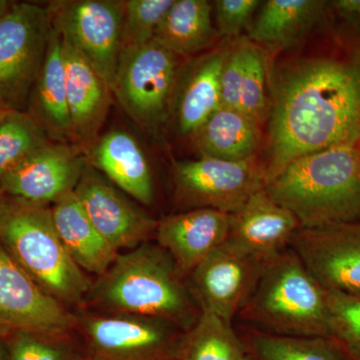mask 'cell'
I'll return each instance as SVG.
<instances>
[{"label":"cell","mask_w":360,"mask_h":360,"mask_svg":"<svg viewBox=\"0 0 360 360\" xmlns=\"http://www.w3.org/2000/svg\"><path fill=\"white\" fill-rule=\"evenodd\" d=\"M266 184L302 156L360 146V49L269 65Z\"/></svg>","instance_id":"6da1fadb"},{"label":"cell","mask_w":360,"mask_h":360,"mask_svg":"<svg viewBox=\"0 0 360 360\" xmlns=\"http://www.w3.org/2000/svg\"><path fill=\"white\" fill-rule=\"evenodd\" d=\"M82 307L162 319L184 331L201 314L169 253L150 240L118 253L110 269L92 281Z\"/></svg>","instance_id":"7a4b0ae2"},{"label":"cell","mask_w":360,"mask_h":360,"mask_svg":"<svg viewBox=\"0 0 360 360\" xmlns=\"http://www.w3.org/2000/svg\"><path fill=\"white\" fill-rule=\"evenodd\" d=\"M264 189L303 229L360 222L359 146H338L296 158Z\"/></svg>","instance_id":"3957f363"},{"label":"cell","mask_w":360,"mask_h":360,"mask_svg":"<svg viewBox=\"0 0 360 360\" xmlns=\"http://www.w3.org/2000/svg\"><path fill=\"white\" fill-rule=\"evenodd\" d=\"M0 245L39 288L68 309H80L92 281L59 238L51 206L0 193Z\"/></svg>","instance_id":"277c9868"},{"label":"cell","mask_w":360,"mask_h":360,"mask_svg":"<svg viewBox=\"0 0 360 360\" xmlns=\"http://www.w3.org/2000/svg\"><path fill=\"white\" fill-rule=\"evenodd\" d=\"M238 314L260 333L331 338L328 290L290 248L266 262Z\"/></svg>","instance_id":"5b68a950"},{"label":"cell","mask_w":360,"mask_h":360,"mask_svg":"<svg viewBox=\"0 0 360 360\" xmlns=\"http://www.w3.org/2000/svg\"><path fill=\"white\" fill-rule=\"evenodd\" d=\"M73 312L82 360H176L186 333L162 319L84 307Z\"/></svg>","instance_id":"8992f818"},{"label":"cell","mask_w":360,"mask_h":360,"mask_svg":"<svg viewBox=\"0 0 360 360\" xmlns=\"http://www.w3.org/2000/svg\"><path fill=\"white\" fill-rule=\"evenodd\" d=\"M52 32L46 6L16 2L0 18V103L26 111Z\"/></svg>","instance_id":"52a82bcc"},{"label":"cell","mask_w":360,"mask_h":360,"mask_svg":"<svg viewBox=\"0 0 360 360\" xmlns=\"http://www.w3.org/2000/svg\"><path fill=\"white\" fill-rule=\"evenodd\" d=\"M180 66L177 56L155 40L122 52L112 94L137 123L153 129L169 115Z\"/></svg>","instance_id":"ba28073f"},{"label":"cell","mask_w":360,"mask_h":360,"mask_svg":"<svg viewBox=\"0 0 360 360\" xmlns=\"http://www.w3.org/2000/svg\"><path fill=\"white\" fill-rule=\"evenodd\" d=\"M174 184L175 200L186 212L210 208L231 214L265 188L266 172L257 158L243 161L200 158L175 162Z\"/></svg>","instance_id":"9c48e42d"},{"label":"cell","mask_w":360,"mask_h":360,"mask_svg":"<svg viewBox=\"0 0 360 360\" xmlns=\"http://www.w3.org/2000/svg\"><path fill=\"white\" fill-rule=\"evenodd\" d=\"M52 27L77 49L112 89L122 54L125 1L68 0L46 6Z\"/></svg>","instance_id":"30bf717a"},{"label":"cell","mask_w":360,"mask_h":360,"mask_svg":"<svg viewBox=\"0 0 360 360\" xmlns=\"http://www.w3.org/2000/svg\"><path fill=\"white\" fill-rule=\"evenodd\" d=\"M265 264L226 239L191 272L186 285L200 312L232 323L255 290Z\"/></svg>","instance_id":"8fae6325"},{"label":"cell","mask_w":360,"mask_h":360,"mask_svg":"<svg viewBox=\"0 0 360 360\" xmlns=\"http://www.w3.org/2000/svg\"><path fill=\"white\" fill-rule=\"evenodd\" d=\"M75 312L45 292L0 245V338L16 331L75 335Z\"/></svg>","instance_id":"7c38bea8"},{"label":"cell","mask_w":360,"mask_h":360,"mask_svg":"<svg viewBox=\"0 0 360 360\" xmlns=\"http://www.w3.org/2000/svg\"><path fill=\"white\" fill-rule=\"evenodd\" d=\"M290 248L324 288L360 296V222L300 227Z\"/></svg>","instance_id":"4fadbf2b"},{"label":"cell","mask_w":360,"mask_h":360,"mask_svg":"<svg viewBox=\"0 0 360 360\" xmlns=\"http://www.w3.org/2000/svg\"><path fill=\"white\" fill-rule=\"evenodd\" d=\"M75 195L97 231L115 250H134L155 236L158 221L87 165Z\"/></svg>","instance_id":"5bb4252c"},{"label":"cell","mask_w":360,"mask_h":360,"mask_svg":"<svg viewBox=\"0 0 360 360\" xmlns=\"http://www.w3.org/2000/svg\"><path fill=\"white\" fill-rule=\"evenodd\" d=\"M87 165L78 149L49 141L2 179L0 193L51 206L75 191Z\"/></svg>","instance_id":"9a60e30c"},{"label":"cell","mask_w":360,"mask_h":360,"mask_svg":"<svg viewBox=\"0 0 360 360\" xmlns=\"http://www.w3.org/2000/svg\"><path fill=\"white\" fill-rule=\"evenodd\" d=\"M231 213L198 208L158 221L155 243L169 253L184 279L213 250L226 241Z\"/></svg>","instance_id":"2e32d148"},{"label":"cell","mask_w":360,"mask_h":360,"mask_svg":"<svg viewBox=\"0 0 360 360\" xmlns=\"http://www.w3.org/2000/svg\"><path fill=\"white\" fill-rule=\"evenodd\" d=\"M300 229V221L265 189L248 198L231 214L227 240L264 262H269L290 248V241Z\"/></svg>","instance_id":"e0dca14e"},{"label":"cell","mask_w":360,"mask_h":360,"mask_svg":"<svg viewBox=\"0 0 360 360\" xmlns=\"http://www.w3.org/2000/svg\"><path fill=\"white\" fill-rule=\"evenodd\" d=\"M231 39L179 68L170 113L177 131L191 136L221 106L220 75Z\"/></svg>","instance_id":"ac0fdd59"},{"label":"cell","mask_w":360,"mask_h":360,"mask_svg":"<svg viewBox=\"0 0 360 360\" xmlns=\"http://www.w3.org/2000/svg\"><path fill=\"white\" fill-rule=\"evenodd\" d=\"M269 65L264 49L248 39L231 41L220 75L221 105L262 124L270 111Z\"/></svg>","instance_id":"d6986e66"},{"label":"cell","mask_w":360,"mask_h":360,"mask_svg":"<svg viewBox=\"0 0 360 360\" xmlns=\"http://www.w3.org/2000/svg\"><path fill=\"white\" fill-rule=\"evenodd\" d=\"M63 41L71 139L87 142L103 127L112 90L86 58L63 39Z\"/></svg>","instance_id":"ffe728a7"},{"label":"cell","mask_w":360,"mask_h":360,"mask_svg":"<svg viewBox=\"0 0 360 360\" xmlns=\"http://www.w3.org/2000/svg\"><path fill=\"white\" fill-rule=\"evenodd\" d=\"M87 162L141 205L153 203L155 186L150 167L131 134L113 130L103 135L92 148Z\"/></svg>","instance_id":"44dd1931"},{"label":"cell","mask_w":360,"mask_h":360,"mask_svg":"<svg viewBox=\"0 0 360 360\" xmlns=\"http://www.w3.org/2000/svg\"><path fill=\"white\" fill-rule=\"evenodd\" d=\"M328 1L267 0L251 25L248 39L269 51L295 46L321 23Z\"/></svg>","instance_id":"7402d4cb"},{"label":"cell","mask_w":360,"mask_h":360,"mask_svg":"<svg viewBox=\"0 0 360 360\" xmlns=\"http://www.w3.org/2000/svg\"><path fill=\"white\" fill-rule=\"evenodd\" d=\"M51 213L59 238L80 269L97 277L110 269L120 252L97 231L75 191L52 205Z\"/></svg>","instance_id":"603a6c76"},{"label":"cell","mask_w":360,"mask_h":360,"mask_svg":"<svg viewBox=\"0 0 360 360\" xmlns=\"http://www.w3.org/2000/svg\"><path fill=\"white\" fill-rule=\"evenodd\" d=\"M26 112L44 127L49 136L71 139L63 41L53 27L41 70L28 99Z\"/></svg>","instance_id":"cb8c5ba5"},{"label":"cell","mask_w":360,"mask_h":360,"mask_svg":"<svg viewBox=\"0 0 360 360\" xmlns=\"http://www.w3.org/2000/svg\"><path fill=\"white\" fill-rule=\"evenodd\" d=\"M191 137L200 158L243 161L257 158L262 130L240 110L221 105Z\"/></svg>","instance_id":"d4e9b609"},{"label":"cell","mask_w":360,"mask_h":360,"mask_svg":"<svg viewBox=\"0 0 360 360\" xmlns=\"http://www.w3.org/2000/svg\"><path fill=\"white\" fill-rule=\"evenodd\" d=\"M212 13V4L206 0H174L153 40L177 56L205 51L217 34Z\"/></svg>","instance_id":"484cf974"},{"label":"cell","mask_w":360,"mask_h":360,"mask_svg":"<svg viewBox=\"0 0 360 360\" xmlns=\"http://www.w3.org/2000/svg\"><path fill=\"white\" fill-rule=\"evenodd\" d=\"M246 352L245 341L231 322L201 312L193 328L184 333L176 360H241Z\"/></svg>","instance_id":"4316f807"},{"label":"cell","mask_w":360,"mask_h":360,"mask_svg":"<svg viewBox=\"0 0 360 360\" xmlns=\"http://www.w3.org/2000/svg\"><path fill=\"white\" fill-rule=\"evenodd\" d=\"M246 349L257 360H354L328 336H283L255 330Z\"/></svg>","instance_id":"83f0119b"},{"label":"cell","mask_w":360,"mask_h":360,"mask_svg":"<svg viewBox=\"0 0 360 360\" xmlns=\"http://www.w3.org/2000/svg\"><path fill=\"white\" fill-rule=\"evenodd\" d=\"M49 134L30 113L9 110L0 118V181L30 153L49 141Z\"/></svg>","instance_id":"f1b7e54d"},{"label":"cell","mask_w":360,"mask_h":360,"mask_svg":"<svg viewBox=\"0 0 360 360\" xmlns=\"http://www.w3.org/2000/svg\"><path fill=\"white\" fill-rule=\"evenodd\" d=\"M16 331L4 338L8 360H82L79 340Z\"/></svg>","instance_id":"f546056e"},{"label":"cell","mask_w":360,"mask_h":360,"mask_svg":"<svg viewBox=\"0 0 360 360\" xmlns=\"http://www.w3.org/2000/svg\"><path fill=\"white\" fill-rule=\"evenodd\" d=\"M174 0H127L122 34V52L155 39L156 30Z\"/></svg>","instance_id":"4dcf8cb0"},{"label":"cell","mask_w":360,"mask_h":360,"mask_svg":"<svg viewBox=\"0 0 360 360\" xmlns=\"http://www.w3.org/2000/svg\"><path fill=\"white\" fill-rule=\"evenodd\" d=\"M331 338L360 360V296L328 290Z\"/></svg>","instance_id":"1f68e13d"},{"label":"cell","mask_w":360,"mask_h":360,"mask_svg":"<svg viewBox=\"0 0 360 360\" xmlns=\"http://www.w3.org/2000/svg\"><path fill=\"white\" fill-rule=\"evenodd\" d=\"M260 4L259 0H217L213 2L217 34L224 39H239Z\"/></svg>","instance_id":"d6a6232c"},{"label":"cell","mask_w":360,"mask_h":360,"mask_svg":"<svg viewBox=\"0 0 360 360\" xmlns=\"http://www.w3.org/2000/svg\"><path fill=\"white\" fill-rule=\"evenodd\" d=\"M329 6L333 7L341 18L360 22V0H335L329 2Z\"/></svg>","instance_id":"836d02e7"},{"label":"cell","mask_w":360,"mask_h":360,"mask_svg":"<svg viewBox=\"0 0 360 360\" xmlns=\"http://www.w3.org/2000/svg\"><path fill=\"white\" fill-rule=\"evenodd\" d=\"M13 4L14 1H9V0H0V18L6 15Z\"/></svg>","instance_id":"e575fe53"},{"label":"cell","mask_w":360,"mask_h":360,"mask_svg":"<svg viewBox=\"0 0 360 360\" xmlns=\"http://www.w3.org/2000/svg\"><path fill=\"white\" fill-rule=\"evenodd\" d=\"M0 360L7 359V350L4 338H0Z\"/></svg>","instance_id":"d590c367"},{"label":"cell","mask_w":360,"mask_h":360,"mask_svg":"<svg viewBox=\"0 0 360 360\" xmlns=\"http://www.w3.org/2000/svg\"><path fill=\"white\" fill-rule=\"evenodd\" d=\"M9 110H9V108H7L6 106H4V104L0 103V118H1L2 116L6 115V112H8Z\"/></svg>","instance_id":"8d00e7d4"},{"label":"cell","mask_w":360,"mask_h":360,"mask_svg":"<svg viewBox=\"0 0 360 360\" xmlns=\"http://www.w3.org/2000/svg\"><path fill=\"white\" fill-rule=\"evenodd\" d=\"M241 360H257V359H255V357L253 356L252 354H250V352H246V354L245 355H243V359H241Z\"/></svg>","instance_id":"74e56055"},{"label":"cell","mask_w":360,"mask_h":360,"mask_svg":"<svg viewBox=\"0 0 360 360\" xmlns=\"http://www.w3.org/2000/svg\"><path fill=\"white\" fill-rule=\"evenodd\" d=\"M359 151H360V146H359Z\"/></svg>","instance_id":"f35d334b"}]
</instances>
